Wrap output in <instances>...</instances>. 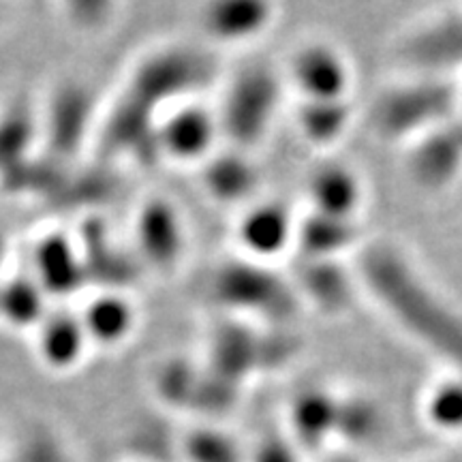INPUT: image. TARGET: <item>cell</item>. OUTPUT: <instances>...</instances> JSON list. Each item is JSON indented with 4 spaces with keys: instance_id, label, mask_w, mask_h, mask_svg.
<instances>
[{
    "instance_id": "1",
    "label": "cell",
    "mask_w": 462,
    "mask_h": 462,
    "mask_svg": "<svg viewBox=\"0 0 462 462\" xmlns=\"http://www.w3.org/2000/svg\"><path fill=\"white\" fill-rule=\"evenodd\" d=\"M362 279L374 300L409 337L462 374V315L390 246L362 255Z\"/></svg>"
},
{
    "instance_id": "2",
    "label": "cell",
    "mask_w": 462,
    "mask_h": 462,
    "mask_svg": "<svg viewBox=\"0 0 462 462\" xmlns=\"http://www.w3.org/2000/svg\"><path fill=\"white\" fill-rule=\"evenodd\" d=\"M458 103V88L439 82L404 84L390 90L374 106V125L385 135L418 140L439 129ZM448 123V120H446Z\"/></svg>"
},
{
    "instance_id": "3",
    "label": "cell",
    "mask_w": 462,
    "mask_h": 462,
    "mask_svg": "<svg viewBox=\"0 0 462 462\" xmlns=\"http://www.w3.org/2000/svg\"><path fill=\"white\" fill-rule=\"evenodd\" d=\"M212 69L210 58L195 50L163 51L143 62L135 73L126 103L148 116V106H159L206 84L212 78Z\"/></svg>"
},
{
    "instance_id": "4",
    "label": "cell",
    "mask_w": 462,
    "mask_h": 462,
    "mask_svg": "<svg viewBox=\"0 0 462 462\" xmlns=\"http://www.w3.org/2000/svg\"><path fill=\"white\" fill-rule=\"evenodd\" d=\"M279 92V79L268 69L253 67L238 75L231 84L221 129L227 131L231 140L240 146H251L262 140L276 109Z\"/></svg>"
},
{
    "instance_id": "5",
    "label": "cell",
    "mask_w": 462,
    "mask_h": 462,
    "mask_svg": "<svg viewBox=\"0 0 462 462\" xmlns=\"http://www.w3.org/2000/svg\"><path fill=\"white\" fill-rule=\"evenodd\" d=\"M287 78L302 101H345L351 88V65L334 45L310 42L291 54Z\"/></svg>"
},
{
    "instance_id": "6",
    "label": "cell",
    "mask_w": 462,
    "mask_h": 462,
    "mask_svg": "<svg viewBox=\"0 0 462 462\" xmlns=\"http://www.w3.org/2000/svg\"><path fill=\"white\" fill-rule=\"evenodd\" d=\"M296 227L298 223L282 206L259 204L242 217L238 240L253 262H265L296 245Z\"/></svg>"
},
{
    "instance_id": "7",
    "label": "cell",
    "mask_w": 462,
    "mask_h": 462,
    "mask_svg": "<svg viewBox=\"0 0 462 462\" xmlns=\"http://www.w3.org/2000/svg\"><path fill=\"white\" fill-rule=\"evenodd\" d=\"M157 148L167 152V157L178 161H193L208 157L217 135V123L210 112L198 106H184L176 109L159 129Z\"/></svg>"
},
{
    "instance_id": "8",
    "label": "cell",
    "mask_w": 462,
    "mask_h": 462,
    "mask_svg": "<svg viewBox=\"0 0 462 462\" xmlns=\"http://www.w3.org/2000/svg\"><path fill=\"white\" fill-rule=\"evenodd\" d=\"M276 20L274 7L255 0H229L208 7L204 26L212 37L225 43L251 42Z\"/></svg>"
},
{
    "instance_id": "9",
    "label": "cell",
    "mask_w": 462,
    "mask_h": 462,
    "mask_svg": "<svg viewBox=\"0 0 462 462\" xmlns=\"http://www.w3.org/2000/svg\"><path fill=\"white\" fill-rule=\"evenodd\" d=\"M411 173L421 184H448L462 167V140L454 133L443 137L441 126L413 140Z\"/></svg>"
},
{
    "instance_id": "10",
    "label": "cell",
    "mask_w": 462,
    "mask_h": 462,
    "mask_svg": "<svg viewBox=\"0 0 462 462\" xmlns=\"http://www.w3.org/2000/svg\"><path fill=\"white\" fill-rule=\"evenodd\" d=\"M309 190L317 215L354 221L357 208H362L360 178L345 167H323L313 176Z\"/></svg>"
},
{
    "instance_id": "11",
    "label": "cell",
    "mask_w": 462,
    "mask_h": 462,
    "mask_svg": "<svg viewBox=\"0 0 462 462\" xmlns=\"http://www.w3.org/2000/svg\"><path fill=\"white\" fill-rule=\"evenodd\" d=\"M140 245L150 262L159 268H171L182 253V229L170 204L152 201L137 223Z\"/></svg>"
},
{
    "instance_id": "12",
    "label": "cell",
    "mask_w": 462,
    "mask_h": 462,
    "mask_svg": "<svg viewBox=\"0 0 462 462\" xmlns=\"http://www.w3.org/2000/svg\"><path fill=\"white\" fill-rule=\"evenodd\" d=\"M34 259H37V282L42 289H48V293H56V296L73 293L71 289L88 276L84 268V257H79L62 236H48L39 245Z\"/></svg>"
},
{
    "instance_id": "13",
    "label": "cell",
    "mask_w": 462,
    "mask_h": 462,
    "mask_svg": "<svg viewBox=\"0 0 462 462\" xmlns=\"http://www.w3.org/2000/svg\"><path fill=\"white\" fill-rule=\"evenodd\" d=\"M79 321L88 340H97L99 345H118L129 337L135 326V310L129 300L107 291L92 300Z\"/></svg>"
},
{
    "instance_id": "14",
    "label": "cell",
    "mask_w": 462,
    "mask_h": 462,
    "mask_svg": "<svg viewBox=\"0 0 462 462\" xmlns=\"http://www.w3.org/2000/svg\"><path fill=\"white\" fill-rule=\"evenodd\" d=\"M88 343L82 321L73 317L56 315L43 319L42 337H39V351L45 364L54 368H71L82 356Z\"/></svg>"
},
{
    "instance_id": "15",
    "label": "cell",
    "mask_w": 462,
    "mask_h": 462,
    "mask_svg": "<svg viewBox=\"0 0 462 462\" xmlns=\"http://www.w3.org/2000/svg\"><path fill=\"white\" fill-rule=\"evenodd\" d=\"M351 123L349 99L345 101H302L298 109V126L304 140L315 146H332L345 135Z\"/></svg>"
},
{
    "instance_id": "16",
    "label": "cell",
    "mask_w": 462,
    "mask_h": 462,
    "mask_svg": "<svg viewBox=\"0 0 462 462\" xmlns=\"http://www.w3.org/2000/svg\"><path fill=\"white\" fill-rule=\"evenodd\" d=\"M354 238V221L317 215V212L296 227V245L302 246L309 259H332L334 253L345 251Z\"/></svg>"
},
{
    "instance_id": "17",
    "label": "cell",
    "mask_w": 462,
    "mask_h": 462,
    "mask_svg": "<svg viewBox=\"0 0 462 462\" xmlns=\"http://www.w3.org/2000/svg\"><path fill=\"white\" fill-rule=\"evenodd\" d=\"M218 293L223 298L231 300L236 304H248L265 310H276L279 306H285V291L279 282L270 279L268 274H257L253 270H229L218 281Z\"/></svg>"
},
{
    "instance_id": "18",
    "label": "cell",
    "mask_w": 462,
    "mask_h": 462,
    "mask_svg": "<svg viewBox=\"0 0 462 462\" xmlns=\"http://www.w3.org/2000/svg\"><path fill=\"white\" fill-rule=\"evenodd\" d=\"M0 315L15 328L43 319V289L37 281L17 279L0 287Z\"/></svg>"
},
{
    "instance_id": "19",
    "label": "cell",
    "mask_w": 462,
    "mask_h": 462,
    "mask_svg": "<svg viewBox=\"0 0 462 462\" xmlns=\"http://www.w3.org/2000/svg\"><path fill=\"white\" fill-rule=\"evenodd\" d=\"M424 418L439 432H462V374L441 381L426 394Z\"/></svg>"
},
{
    "instance_id": "20",
    "label": "cell",
    "mask_w": 462,
    "mask_h": 462,
    "mask_svg": "<svg viewBox=\"0 0 462 462\" xmlns=\"http://www.w3.org/2000/svg\"><path fill=\"white\" fill-rule=\"evenodd\" d=\"M257 173L242 157H221L212 161L206 171V187L218 199H242L251 193Z\"/></svg>"
},
{
    "instance_id": "21",
    "label": "cell",
    "mask_w": 462,
    "mask_h": 462,
    "mask_svg": "<svg viewBox=\"0 0 462 462\" xmlns=\"http://www.w3.org/2000/svg\"><path fill=\"white\" fill-rule=\"evenodd\" d=\"M86 116H88V99L82 92L69 90L56 101L50 133L54 137V146L58 150L73 148L79 142V131H82Z\"/></svg>"
},
{
    "instance_id": "22",
    "label": "cell",
    "mask_w": 462,
    "mask_h": 462,
    "mask_svg": "<svg viewBox=\"0 0 462 462\" xmlns=\"http://www.w3.org/2000/svg\"><path fill=\"white\" fill-rule=\"evenodd\" d=\"M334 411H337V407H334L328 398L309 396L302 404H300L296 413L298 435L306 439L310 446L321 443V439L326 437V432L337 426V420H334V415L337 413Z\"/></svg>"
},
{
    "instance_id": "23",
    "label": "cell",
    "mask_w": 462,
    "mask_h": 462,
    "mask_svg": "<svg viewBox=\"0 0 462 462\" xmlns=\"http://www.w3.org/2000/svg\"><path fill=\"white\" fill-rule=\"evenodd\" d=\"M187 452L193 462H240L234 443L218 435H210V432L190 439Z\"/></svg>"
},
{
    "instance_id": "24",
    "label": "cell",
    "mask_w": 462,
    "mask_h": 462,
    "mask_svg": "<svg viewBox=\"0 0 462 462\" xmlns=\"http://www.w3.org/2000/svg\"><path fill=\"white\" fill-rule=\"evenodd\" d=\"M28 133H31V120L22 109L5 116L3 123H0V161L7 163V148L14 150V152L17 148V152H22L28 140Z\"/></svg>"
},
{
    "instance_id": "25",
    "label": "cell",
    "mask_w": 462,
    "mask_h": 462,
    "mask_svg": "<svg viewBox=\"0 0 462 462\" xmlns=\"http://www.w3.org/2000/svg\"><path fill=\"white\" fill-rule=\"evenodd\" d=\"M255 462H296L291 456V449L282 443H265L259 448Z\"/></svg>"
},
{
    "instance_id": "26",
    "label": "cell",
    "mask_w": 462,
    "mask_h": 462,
    "mask_svg": "<svg viewBox=\"0 0 462 462\" xmlns=\"http://www.w3.org/2000/svg\"><path fill=\"white\" fill-rule=\"evenodd\" d=\"M456 109H460L462 114V88H458V103H456Z\"/></svg>"
}]
</instances>
